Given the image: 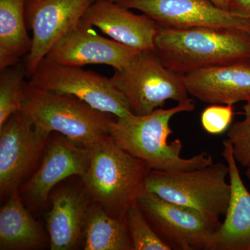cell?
Wrapping results in <instances>:
<instances>
[{
	"label": "cell",
	"instance_id": "3957f363",
	"mask_svg": "<svg viewBox=\"0 0 250 250\" xmlns=\"http://www.w3.org/2000/svg\"><path fill=\"white\" fill-rule=\"evenodd\" d=\"M90 156L89 167L82 177L85 191L108 214L126 221L128 210L146 191V179L152 170L109 136L90 149Z\"/></svg>",
	"mask_w": 250,
	"mask_h": 250
},
{
	"label": "cell",
	"instance_id": "2e32d148",
	"mask_svg": "<svg viewBox=\"0 0 250 250\" xmlns=\"http://www.w3.org/2000/svg\"><path fill=\"white\" fill-rule=\"evenodd\" d=\"M223 147L231 197L225 220L210 238L208 250H250V192L242 180L228 139L223 141Z\"/></svg>",
	"mask_w": 250,
	"mask_h": 250
},
{
	"label": "cell",
	"instance_id": "d6986e66",
	"mask_svg": "<svg viewBox=\"0 0 250 250\" xmlns=\"http://www.w3.org/2000/svg\"><path fill=\"white\" fill-rule=\"evenodd\" d=\"M43 241L40 225L24 208L18 190H14L0 211V250L36 249Z\"/></svg>",
	"mask_w": 250,
	"mask_h": 250
},
{
	"label": "cell",
	"instance_id": "5b68a950",
	"mask_svg": "<svg viewBox=\"0 0 250 250\" xmlns=\"http://www.w3.org/2000/svg\"><path fill=\"white\" fill-rule=\"evenodd\" d=\"M229 171L228 164L223 162L191 170H151L146 189L163 200L220 222V218L226 214L231 197V185L227 182Z\"/></svg>",
	"mask_w": 250,
	"mask_h": 250
},
{
	"label": "cell",
	"instance_id": "d4e9b609",
	"mask_svg": "<svg viewBox=\"0 0 250 250\" xmlns=\"http://www.w3.org/2000/svg\"><path fill=\"white\" fill-rule=\"evenodd\" d=\"M229 11L243 17L250 18V0H231Z\"/></svg>",
	"mask_w": 250,
	"mask_h": 250
},
{
	"label": "cell",
	"instance_id": "ac0fdd59",
	"mask_svg": "<svg viewBox=\"0 0 250 250\" xmlns=\"http://www.w3.org/2000/svg\"><path fill=\"white\" fill-rule=\"evenodd\" d=\"M27 0H0V71L14 66L32 47L25 17Z\"/></svg>",
	"mask_w": 250,
	"mask_h": 250
},
{
	"label": "cell",
	"instance_id": "4fadbf2b",
	"mask_svg": "<svg viewBox=\"0 0 250 250\" xmlns=\"http://www.w3.org/2000/svg\"><path fill=\"white\" fill-rule=\"evenodd\" d=\"M82 21L112 40L139 51L155 50L160 25L146 14H136L114 0H96Z\"/></svg>",
	"mask_w": 250,
	"mask_h": 250
},
{
	"label": "cell",
	"instance_id": "277c9868",
	"mask_svg": "<svg viewBox=\"0 0 250 250\" xmlns=\"http://www.w3.org/2000/svg\"><path fill=\"white\" fill-rule=\"evenodd\" d=\"M22 111L36 128L50 134L56 131L82 147L91 149L109 136V113L95 109L71 95H61L26 85Z\"/></svg>",
	"mask_w": 250,
	"mask_h": 250
},
{
	"label": "cell",
	"instance_id": "cb8c5ba5",
	"mask_svg": "<svg viewBox=\"0 0 250 250\" xmlns=\"http://www.w3.org/2000/svg\"><path fill=\"white\" fill-rule=\"evenodd\" d=\"M233 115V105L210 104L202 111V127L210 134H223L231 126Z\"/></svg>",
	"mask_w": 250,
	"mask_h": 250
},
{
	"label": "cell",
	"instance_id": "4316f807",
	"mask_svg": "<svg viewBox=\"0 0 250 250\" xmlns=\"http://www.w3.org/2000/svg\"><path fill=\"white\" fill-rule=\"evenodd\" d=\"M246 175L248 179L250 181V166L247 167Z\"/></svg>",
	"mask_w": 250,
	"mask_h": 250
},
{
	"label": "cell",
	"instance_id": "7c38bea8",
	"mask_svg": "<svg viewBox=\"0 0 250 250\" xmlns=\"http://www.w3.org/2000/svg\"><path fill=\"white\" fill-rule=\"evenodd\" d=\"M140 52L100 36L82 20L52 47L45 59L68 66L100 64L121 70Z\"/></svg>",
	"mask_w": 250,
	"mask_h": 250
},
{
	"label": "cell",
	"instance_id": "8fae6325",
	"mask_svg": "<svg viewBox=\"0 0 250 250\" xmlns=\"http://www.w3.org/2000/svg\"><path fill=\"white\" fill-rule=\"evenodd\" d=\"M38 129L22 111L16 112L0 126V192L17 190L42 152L49 136Z\"/></svg>",
	"mask_w": 250,
	"mask_h": 250
},
{
	"label": "cell",
	"instance_id": "7a4b0ae2",
	"mask_svg": "<svg viewBox=\"0 0 250 250\" xmlns=\"http://www.w3.org/2000/svg\"><path fill=\"white\" fill-rule=\"evenodd\" d=\"M154 44L163 64L183 75L250 59V34L237 29L161 27Z\"/></svg>",
	"mask_w": 250,
	"mask_h": 250
},
{
	"label": "cell",
	"instance_id": "44dd1931",
	"mask_svg": "<svg viewBox=\"0 0 250 250\" xmlns=\"http://www.w3.org/2000/svg\"><path fill=\"white\" fill-rule=\"evenodd\" d=\"M24 62L1 70L0 74V126L11 115L22 110L26 100Z\"/></svg>",
	"mask_w": 250,
	"mask_h": 250
},
{
	"label": "cell",
	"instance_id": "30bf717a",
	"mask_svg": "<svg viewBox=\"0 0 250 250\" xmlns=\"http://www.w3.org/2000/svg\"><path fill=\"white\" fill-rule=\"evenodd\" d=\"M141 11L162 27L226 28L250 34V18L220 9L210 0H114Z\"/></svg>",
	"mask_w": 250,
	"mask_h": 250
},
{
	"label": "cell",
	"instance_id": "ffe728a7",
	"mask_svg": "<svg viewBox=\"0 0 250 250\" xmlns=\"http://www.w3.org/2000/svg\"><path fill=\"white\" fill-rule=\"evenodd\" d=\"M83 235L85 250H133L126 221L113 218L95 203L87 210Z\"/></svg>",
	"mask_w": 250,
	"mask_h": 250
},
{
	"label": "cell",
	"instance_id": "6da1fadb",
	"mask_svg": "<svg viewBox=\"0 0 250 250\" xmlns=\"http://www.w3.org/2000/svg\"><path fill=\"white\" fill-rule=\"evenodd\" d=\"M191 98L170 108H159L144 116L131 113L117 118L108 125L110 137L122 149L144 161L152 170L179 172L201 168L213 164L208 152L189 159L181 156L183 143L179 139L168 143L172 134L170 121L175 115L195 109Z\"/></svg>",
	"mask_w": 250,
	"mask_h": 250
},
{
	"label": "cell",
	"instance_id": "ba28073f",
	"mask_svg": "<svg viewBox=\"0 0 250 250\" xmlns=\"http://www.w3.org/2000/svg\"><path fill=\"white\" fill-rule=\"evenodd\" d=\"M137 204L154 231L171 250H208L210 238L222 223L147 190L140 196Z\"/></svg>",
	"mask_w": 250,
	"mask_h": 250
},
{
	"label": "cell",
	"instance_id": "484cf974",
	"mask_svg": "<svg viewBox=\"0 0 250 250\" xmlns=\"http://www.w3.org/2000/svg\"><path fill=\"white\" fill-rule=\"evenodd\" d=\"M213 4L220 9L229 11V5L231 0H210Z\"/></svg>",
	"mask_w": 250,
	"mask_h": 250
},
{
	"label": "cell",
	"instance_id": "7402d4cb",
	"mask_svg": "<svg viewBox=\"0 0 250 250\" xmlns=\"http://www.w3.org/2000/svg\"><path fill=\"white\" fill-rule=\"evenodd\" d=\"M126 225L133 250H172L154 231L138 204L128 210Z\"/></svg>",
	"mask_w": 250,
	"mask_h": 250
},
{
	"label": "cell",
	"instance_id": "5bb4252c",
	"mask_svg": "<svg viewBox=\"0 0 250 250\" xmlns=\"http://www.w3.org/2000/svg\"><path fill=\"white\" fill-rule=\"evenodd\" d=\"M189 95L209 104L250 100V59L206 67L184 75Z\"/></svg>",
	"mask_w": 250,
	"mask_h": 250
},
{
	"label": "cell",
	"instance_id": "e0dca14e",
	"mask_svg": "<svg viewBox=\"0 0 250 250\" xmlns=\"http://www.w3.org/2000/svg\"><path fill=\"white\" fill-rule=\"evenodd\" d=\"M52 208L46 222L52 250H70L78 244L83 235L88 205L86 192L72 188L51 195Z\"/></svg>",
	"mask_w": 250,
	"mask_h": 250
},
{
	"label": "cell",
	"instance_id": "9a60e30c",
	"mask_svg": "<svg viewBox=\"0 0 250 250\" xmlns=\"http://www.w3.org/2000/svg\"><path fill=\"white\" fill-rule=\"evenodd\" d=\"M90 159V149L62 135L49 143L42 164L24 187V193L36 205H45L51 190L59 182L74 175L82 178Z\"/></svg>",
	"mask_w": 250,
	"mask_h": 250
},
{
	"label": "cell",
	"instance_id": "8992f818",
	"mask_svg": "<svg viewBox=\"0 0 250 250\" xmlns=\"http://www.w3.org/2000/svg\"><path fill=\"white\" fill-rule=\"evenodd\" d=\"M110 79L136 116L162 108L167 100L179 103L189 98L184 75L167 68L154 50L140 52Z\"/></svg>",
	"mask_w": 250,
	"mask_h": 250
},
{
	"label": "cell",
	"instance_id": "9c48e42d",
	"mask_svg": "<svg viewBox=\"0 0 250 250\" xmlns=\"http://www.w3.org/2000/svg\"><path fill=\"white\" fill-rule=\"evenodd\" d=\"M96 0H27L26 22L32 31V47L24 58L28 76L62 38L82 21Z\"/></svg>",
	"mask_w": 250,
	"mask_h": 250
},
{
	"label": "cell",
	"instance_id": "603a6c76",
	"mask_svg": "<svg viewBox=\"0 0 250 250\" xmlns=\"http://www.w3.org/2000/svg\"><path fill=\"white\" fill-rule=\"evenodd\" d=\"M243 121L233 123L228 131L237 164L248 167L250 166V100L243 105Z\"/></svg>",
	"mask_w": 250,
	"mask_h": 250
},
{
	"label": "cell",
	"instance_id": "52a82bcc",
	"mask_svg": "<svg viewBox=\"0 0 250 250\" xmlns=\"http://www.w3.org/2000/svg\"><path fill=\"white\" fill-rule=\"evenodd\" d=\"M28 82L40 89L76 97L91 107L116 118L131 113L126 99L111 79L82 67L61 65L45 58Z\"/></svg>",
	"mask_w": 250,
	"mask_h": 250
}]
</instances>
